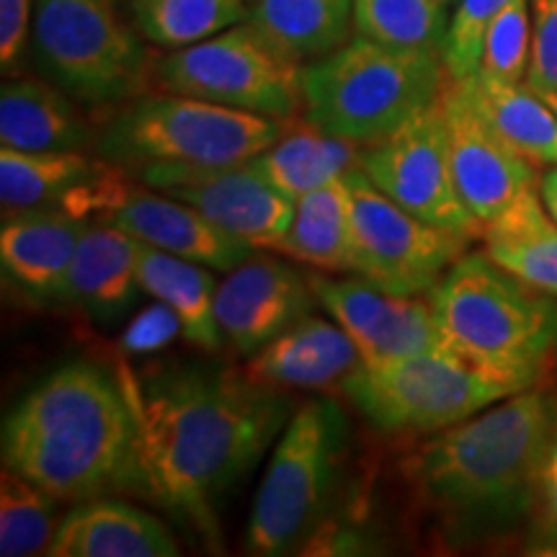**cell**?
Returning <instances> with one entry per match:
<instances>
[{"label":"cell","instance_id":"obj_1","mask_svg":"<svg viewBox=\"0 0 557 557\" xmlns=\"http://www.w3.org/2000/svg\"><path fill=\"white\" fill-rule=\"evenodd\" d=\"M137 426L143 496L220 542V506L289 421V403L248 372L165 367L120 374Z\"/></svg>","mask_w":557,"mask_h":557},{"label":"cell","instance_id":"obj_2","mask_svg":"<svg viewBox=\"0 0 557 557\" xmlns=\"http://www.w3.org/2000/svg\"><path fill=\"white\" fill-rule=\"evenodd\" d=\"M557 434V400L529 387L436 431L406 459V475L447 540L506 537L540 506Z\"/></svg>","mask_w":557,"mask_h":557},{"label":"cell","instance_id":"obj_3","mask_svg":"<svg viewBox=\"0 0 557 557\" xmlns=\"http://www.w3.org/2000/svg\"><path fill=\"white\" fill-rule=\"evenodd\" d=\"M3 468L54 498L139 493L137 426L120 377L90 361L52 369L16 400L0 434Z\"/></svg>","mask_w":557,"mask_h":557},{"label":"cell","instance_id":"obj_4","mask_svg":"<svg viewBox=\"0 0 557 557\" xmlns=\"http://www.w3.org/2000/svg\"><path fill=\"white\" fill-rule=\"evenodd\" d=\"M451 351L529 389L557 351V297L529 287L485 253H465L429 292Z\"/></svg>","mask_w":557,"mask_h":557},{"label":"cell","instance_id":"obj_5","mask_svg":"<svg viewBox=\"0 0 557 557\" xmlns=\"http://www.w3.org/2000/svg\"><path fill=\"white\" fill-rule=\"evenodd\" d=\"M449 81L442 52L389 47L357 34L305 65L302 111L318 129L367 148L442 99Z\"/></svg>","mask_w":557,"mask_h":557},{"label":"cell","instance_id":"obj_6","mask_svg":"<svg viewBox=\"0 0 557 557\" xmlns=\"http://www.w3.org/2000/svg\"><path fill=\"white\" fill-rule=\"evenodd\" d=\"M129 0H37L29 60L90 111H114L156 78Z\"/></svg>","mask_w":557,"mask_h":557},{"label":"cell","instance_id":"obj_7","mask_svg":"<svg viewBox=\"0 0 557 557\" xmlns=\"http://www.w3.org/2000/svg\"><path fill=\"white\" fill-rule=\"evenodd\" d=\"M289 120L250 114L181 94H145L109 114L99 132L107 163L135 173L156 163H248L274 145Z\"/></svg>","mask_w":557,"mask_h":557},{"label":"cell","instance_id":"obj_8","mask_svg":"<svg viewBox=\"0 0 557 557\" xmlns=\"http://www.w3.org/2000/svg\"><path fill=\"white\" fill-rule=\"evenodd\" d=\"M344 447L346 418L333 400H308L289 416L250 508V555H287L315 532L329 508Z\"/></svg>","mask_w":557,"mask_h":557},{"label":"cell","instance_id":"obj_9","mask_svg":"<svg viewBox=\"0 0 557 557\" xmlns=\"http://www.w3.org/2000/svg\"><path fill=\"white\" fill-rule=\"evenodd\" d=\"M341 385L359 413L387 434H436L521 393L451 348L359 364Z\"/></svg>","mask_w":557,"mask_h":557},{"label":"cell","instance_id":"obj_10","mask_svg":"<svg viewBox=\"0 0 557 557\" xmlns=\"http://www.w3.org/2000/svg\"><path fill=\"white\" fill-rule=\"evenodd\" d=\"M302 70L250 21H243L197 45L169 50L156 62V81L169 94L295 120L305 103Z\"/></svg>","mask_w":557,"mask_h":557},{"label":"cell","instance_id":"obj_11","mask_svg":"<svg viewBox=\"0 0 557 557\" xmlns=\"http://www.w3.org/2000/svg\"><path fill=\"white\" fill-rule=\"evenodd\" d=\"M351 191V271L393 295L421 297L436 287L470 238L423 222L395 205L364 171L346 173Z\"/></svg>","mask_w":557,"mask_h":557},{"label":"cell","instance_id":"obj_12","mask_svg":"<svg viewBox=\"0 0 557 557\" xmlns=\"http://www.w3.org/2000/svg\"><path fill=\"white\" fill-rule=\"evenodd\" d=\"M359 169L395 205L429 225L470 240L483 238V225L465 207L451 176L442 99L410 116L393 135L361 148Z\"/></svg>","mask_w":557,"mask_h":557},{"label":"cell","instance_id":"obj_13","mask_svg":"<svg viewBox=\"0 0 557 557\" xmlns=\"http://www.w3.org/2000/svg\"><path fill=\"white\" fill-rule=\"evenodd\" d=\"M135 176L139 184L199 209L253 248L274 250L295 220V199L271 186L250 160L233 165L156 163L132 173Z\"/></svg>","mask_w":557,"mask_h":557},{"label":"cell","instance_id":"obj_14","mask_svg":"<svg viewBox=\"0 0 557 557\" xmlns=\"http://www.w3.org/2000/svg\"><path fill=\"white\" fill-rule=\"evenodd\" d=\"M312 292L325 312L336 320L357 346L361 364L447 351L431 302L418 297L393 295L367 278L310 276Z\"/></svg>","mask_w":557,"mask_h":557},{"label":"cell","instance_id":"obj_15","mask_svg":"<svg viewBox=\"0 0 557 557\" xmlns=\"http://www.w3.org/2000/svg\"><path fill=\"white\" fill-rule=\"evenodd\" d=\"M442 109L447 124L451 176L465 207L485 233V227L498 220L521 194L540 186V176L534 171L537 165L513 152L487 127L457 81H449V86L444 88Z\"/></svg>","mask_w":557,"mask_h":557},{"label":"cell","instance_id":"obj_16","mask_svg":"<svg viewBox=\"0 0 557 557\" xmlns=\"http://www.w3.org/2000/svg\"><path fill=\"white\" fill-rule=\"evenodd\" d=\"M315 302L310 276L256 248L218 284L214 318L227 344L250 359L278 333L310 315Z\"/></svg>","mask_w":557,"mask_h":557},{"label":"cell","instance_id":"obj_17","mask_svg":"<svg viewBox=\"0 0 557 557\" xmlns=\"http://www.w3.org/2000/svg\"><path fill=\"white\" fill-rule=\"evenodd\" d=\"M99 222L124 230L139 243H148L181 259L205 263L222 274L240 267L256 250L250 243L214 225L186 201L173 199L150 186L145 189L137 184L132 186L127 178H122L120 189Z\"/></svg>","mask_w":557,"mask_h":557},{"label":"cell","instance_id":"obj_18","mask_svg":"<svg viewBox=\"0 0 557 557\" xmlns=\"http://www.w3.org/2000/svg\"><path fill=\"white\" fill-rule=\"evenodd\" d=\"M90 225L60 207L3 214L0 267L5 282L32 302H60L78 243Z\"/></svg>","mask_w":557,"mask_h":557},{"label":"cell","instance_id":"obj_19","mask_svg":"<svg viewBox=\"0 0 557 557\" xmlns=\"http://www.w3.org/2000/svg\"><path fill=\"white\" fill-rule=\"evenodd\" d=\"M99 139L86 107L41 75H11L0 88V145L29 152H83Z\"/></svg>","mask_w":557,"mask_h":557},{"label":"cell","instance_id":"obj_20","mask_svg":"<svg viewBox=\"0 0 557 557\" xmlns=\"http://www.w3.org/2000/svg\"><path fill=\"white\" fill-rule=\"evenodd\" d=\"M50 557H176L169 527L143 508L114 498L78 500L62 517Z\"/></svg>","mask_w":557,"mask_h":557},{"label":"cell","instance_id":"obj_21","mask_svg":"<svg viewBox=\"0 0 557 557\" xmlns=\"http://www.w3.org/2000/svg\"><path fill=\"white\" fill-rule=\"evenodd\" d=\"M139 240L124 230L94 222L70 263L60 302L73 305L96 323H111L132 308L139 289Z\"/></svg>","mask_w":557,"mask_h":557},{"label":"cell","instance_id":"obj_22","mask_svg":"<svg viewBox=\"0 0 557 557\" xmlns=\"http://www.w3.org/2000/svg\"><path fill=\"white\" fill-rule=\"evenodd\" d=\"M359 364L357 346L336 320L305 315L253 354L246 372L274 387H329Z\"/></svg>","mask_w":557,"mask_h":557},{"label":"cell","instance_id":"obj_23","mask_svg":"<svg viewBox=\"0 0 557 557\" xmlns=\"http://www.w3.org/2000/svg\"><path fill=\"white\" fill-rule=\"evenodd\" d=\"M472 109L513 152L537 169L557 165V114L527 83H506L483 73L457 81Z\"/></svg>","mask_w":557,"mask_h":557},{"label":"cell","instance_id":"obj_24","mask_svg":"<svg viewBox=\"0 0 557 557\" xmlns=\"http://www.w3.org/2000/svg\"><path fill=\"white\" fill-rule=\"evenodd\" d=\"M359 163L361 145L329 135L308 120L302 124L289 120L282 137L250 160V165L271 186L295 201L320 186L344 178Z\"/></svg>","mask_w":557,"mask_h":557},{"label":"cell","instance_id":"obj_25","mask_svg":"<svg viewBox=\"0 0 557 557\" xmlns=\"http://www.w3.org/2000/svg\"><path fill=\"white\" fill-rule=\"evenodd\" d=\"M214 269L205 263L165 253L148 243L137 248L139 287L176 312L184 329V338L201 351L214 354L225 344L218 318H214Z\"/></svg>","mask_w":557,"mask_h":557},{"label":"cell","instance_id":"obj_26","mask_svg":"<svg viewBox=\"0 0 557 557\" xmlns=\"http://www.w3.org/2000/svg\"><path fill=\"white\" fill-rule=\"evenodd\" d=\"M485 253L529 287L557 297V222L542 205L540 186L521 194L483 233Z\"/></svg>","mask_w":557,"mask_h":557},{"label":"cell","instance_id":"obj_27","mask_svg":"<svg viewBox=\"0 0 557 557\" xmlns=\"http://www.w3.org/2000/svg\"><path fill=\"white\" fill-rule=\"evenodd\" d=\"M248 21L287 58L308 65L351 39L354 0H253Z\"/></svg>","mask_w":557,"mask_h":557},{"label":"cell","instance_id":"obj_28","mask_svg":"<svg viewBox=\"0 0 557 557\" xmlns=\"http://www.w3.org/2000/svg\"><path fill=\"white\" fill-rule=\"evenodd\" d=\"M351 191L344 176L295 201L289 233L274 250L320 271L341 274L351 271Z\"/></svg>","mask_w":557,"mask_h":557},{"label":"cell","instance_id":"obj_29","mask_svg":"<svg viewBox=\"0 0 557 557\" xmlns=\"http://www.w3.org/2000/svg\"><path fill=\"white\" fill-rule=\"evenodd\" d=\"M103 169L83 152H29L0 148V205L3 214L62 207L70 194Z\"/></svg>","mask_w":557,"mask_h":557},{"label":"cell","instance_id":"obj_30","mask_svg":"<svg viewBox=\"0 0 557 557\" xmlns=\"http://www.w3.org/2000/svg\"><path fill=\"white\" fill-rule=\"evenodd\" d=\"M129 9L150 45L181 50L248 21L250 0H129Z\"/></svg>","mask_w":557,"mask_h":557},{"label":"cell","instance_id":"obj_31","mask_svg":"<svg viewBox=\"0 0 557 557\" xmlns=\"http://www.w3.org/2000/svg\"><path fill=\"white\" fill-rule=\"evenodd\" d=\"M60 498L9 468L0 472V555H47L65 513Z\"/></svg>","mask_w":557,"mask_h":557},{"label":"cell","instance_id":"obj_32","mask_svg":"<svg viewBox=\"0 0 557 557\" xmlns=\"http://www.w3.org/2000/svg\"><path fill=\"white\" fill-rule=\"evenodd\" d=\"M447 24L442 0H354V32L389 47L442 52Z\"/></svg>","mask_w":557,"mask_h":557},{"label":"cell","instance_id":"obj_33","mask_svg":"<svg viewBox=\"0 0 557 557\" xmlns=\"http://www.w3.org/2000/svg\"><path fill=\"white\" fill-rule=\"evenodd\" d=\"M532 60V3L511 0L487 26L478 73L506 83H527Z\"/></svg>","mask_w":557,"mask_h":557},{"label":"cell","instance_id":"obj_34","mask_svg":"<svg viewBox=\"0 0 557 557\" xmlns=\"http://www.w3.org/2000/svg\"><path fill=\"white\" fill-rule=\"evenodd\" d=\"M508 3L511 0H457L442 45V60L451 81H465L478 73L487 26Z\"/></svg>","mask_w":557,"mask_h":557},{"label":"cell","instance_id":"obj_35","mask_svg":"<svg viewBox=\"0 0 557 557\" xmlns=\"http://www.w3.org/2000/svg\"><path fill=\"white\" fill-rule=\"evenodd\" d=\"M532 3V60L527 86L537 94L557 90V0H529Z\"/></svg>","mask_w":557,"mask_h":557},{"label":"cell","instance_id":"obj_36","mask_svg":"<svg viewBox=\"0 0 557 557\" xmlns=\"http://www.w3.org/2000/svg\"><path fill=\"white\" fill-rule=\"evenodd\" d=\"M176 336H184L178 315L169 305L156 299L150 308L139 310L129 320L120 338V348L127 357H148V354H156L169 346Z\"/></svg>","mask_w":557,"mask_h":557},{"label":"cell","instance_id":"obj_37","mask_svg":"<svg viewBox=\"0 0 557 557\" xmlns=\"http://www.w3.org/2000/svg\"><path fill=\"white\" fill-rule=\"evenodd\" d=\"M34 3L37 0H0V67L5 78L18 75L29 58Z\"/></svg>","mask_w":557,"mask_h":557},{"label":"cell","instance_id":"obj_38","mask_svg":"<svg viewBox=\"0 0 557 557\" xmlns=\"http://www.w3.org/2000/svg\"><path fill=\"white\" fill-rule=\"evenodd\" d=\"M537 508H542V524L532 553L557 555V434L553 447H549L545 472H542Z\"/></svg>","mask_w":557,"mask_h":557},{"label":"cell","instance_id":"obj_39","mask_svg":"<svg viewBox=\"0 0 557 557\" xmlns=\"http://www.w3.org/2000/svg\"><path fill=\"white\" fill-rule=\"evenodd\" d=\"M540 197H542V205H545V209L549 212V218L557 222V165L547 169L540 176Z\"/></svg>","mask_w":557,"mask_h":557},{"label":"cell","instance_id":"obj_40","mask_svg":"<svg viewBox=\"0 0 557 557\" xmlns=\"http://www.w3.org/2000/svg\"><path fill=\"white\" fill-rule=\"evenodd\" d=\"M540 96L549 103V107H553V111L557 114V90H542Z\"/></svg>","mask_w":557,"mask_h":557},{"label":"cell","instance_id":"obj_41","mask_svg":"<svg viewBox=\"0 0 557 557\" xmlns=\"http://www.w3.org/2000/svg\"><path fill=\"white\" fill-rule=\"evenodd\" d=\"M442 3H444V5H451V3H457V0H442Z\"/></svg>","mask_w":557,"mask_h":557},{"label":"cell","instance_id":"obj_42","mask_svg":"<svg viewBox=\"0 0 557 557\" xmlns=\"http://www.w3.org/2000/svg\"><path fill=\"white\" fill-rule=\"evenodd\" d=\"M250 3H253V0H250Z\"/></svg>","mask_w":557,"mask_h":557}]
</instances>
